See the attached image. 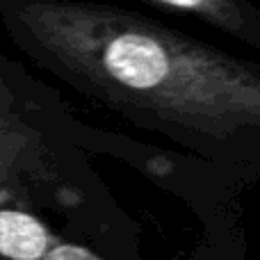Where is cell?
<instances>
[{"label": "cell", "mask_w": 260, "mask_h": 260, "mask_svg": "<svg viewBox=\"0 0 260 260\" xmlns=\"http://www.w3.org/2000/svg\"><path fill=\"white\" fill-rule=\"evenodd\" d=\"M155 9L203 21L260 53V9L251 0H142Z\"/></svg>", "instance_id": "obj_3"}, {"label": "cell", "mask_w": 260, "mask_h": 260, "mask_svg": "<svg viewBox=\"0 0 260 260\" xmlns=\"http://www.w3.org/2000/svg\"><path fill=\"white\" fill-rule=\"evenodd\" d=\"M41 260H101V258L96 256V253H91L89 249L80 247V244L62 242V240H59Z\"/></svg>", "instance_id": "obj_5"}, {"label": "cell", "mask_w": 260, "mask_h": 260, "mask_svg": "<svg viewBox=\"0 0 260 260\" xmlns=\"http://www.w3.org/2000/svg\"><path fill=\"white\" fill-rule=\"evenodd\" d=\"M9 39L137 126L206 155L260 142V67L123 7L0 0Z\"/></svg>", "instance_id": "obj_1"}, {"label": "cell", "mask_w": 260, "mask_h": 260, "mask_svg": "<svg viewBox=\"0 0 260 260\" xmlns=\"http://www.w3.org/2000/svg\"><path fill=\"white\" fill-rule=\"evenodd\" d=\"M57 242V235L35 212L0 206V260H41Z\"/></svg>", "instance_id": "obj_4"}, {"label": "cell", "mask_w": 260, "mask_h": 260, "mask_svg": "<svg viewBox=\"0 0 260 260\" xmlns=\"http://www.w3.org/2000/svg\"><path fill=\"white\" fill-rule=\"evenodd\" d=\"M12 64L0 57V206L30 208L67 201V189L53 187V167L35 110L9 80Z\"/></svg>", "instance_id": "obj_2"}]
</instances>
